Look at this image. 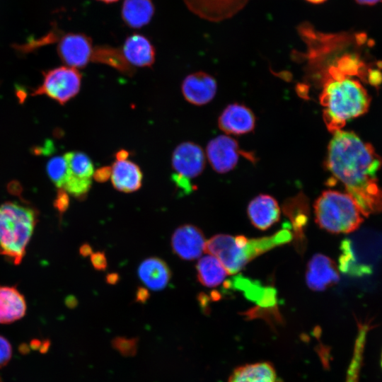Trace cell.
<instances>
[{"instance_id": "1", "label": "cell", "mask_w": 382, "mask_h": 382, "mask_svg": "<svg viewBox=\"0 0 382 382\" xmlns=\"http://www.w3.org/2000/svg\"><path fill=\"white\" fill-rule=\"evenodd\" d=\"M381 156L369 143L352 132L338 130L330 140L326 167L357 202L363 215L382 212V188L377 172Z\"/></svg>"}, {"instance_id": "2", "label": "cell", "mask_w": 382, "mask_h": 382, "mask_svg": "<svg viewBox=\"0 0 382 382\" xmlns=\"http://www.w3.org/2000/svg\"><path fill=\"white\" fill-rule=\"evenodd\" d=\"M355 75L357 70L340 59L325 73L320 102L324 108L323 120L332 133L369 109L371 98L362 84L352 78Z\"/></svg>"}, {"instance_id": "3", "label": "cell", "mask_w": 382, "mask_h": 382, "mask_svg": "<svg viewBox=\"0 0 382 382\" xmlns=\"http://www.w3.org/2000/svg\"><path fill=\"white\" fill-rule=\"evenodd\" d=\"M291 239L292 234L288 228L270 236L253 239L244 236L218 234L206 242L204 251L216 257L228 274H233L255 257Z\"/></svg>"}, {"instance_id": "4", "label": "cell", "mask_w": 382, "mask_h": 382, "mask_svg": "<svg viewBox=\"0 0 382 382\" xmlns=\"http://www.w3.org/2000/svg\"><path fill=\"white\" fill-rule=\"evenodd\" d=\"M37 221V213L33 207L12 201L0 204V255L20 264Z\"/></svg>"}, {"instance_id": "5", "label": "cell", "mask_w": 382, "mask_h": 382, "mask_svg": "<svg viewBox=\"0 0 382 382\" xmlns=\"http://www.w3.org/2000/svg\"><path fill=\"white\" fill-rule=\"evenodd\" d=\"M315 219L323 229L332 233H349L357 229L364 215L347 192L325 190L314 204Z\"/></svg>"}, {"instance_id": "6", "label": "cell", "mask_w": 382, "mask_h": 382, "mask_svg": "<svg viewBox=\"0 0 382 382\" xmlns=\"http://www.w3.org/2000/svg\"><path fill=\"white\" fill-rule=\"evenodd\" d=\"M42 83L35 88L31 95H45L64 105L79 92L81 74L77 69L62 66L42 71Z\"/></svg>"}, {"instance_id": "7", "label": "cell", "mask_w": 382, "mask_h": 382, "mask_svg": "<svg viewBox=\"0 0 382 382\" xmlns=\"http://www.w3.org/2000/svg\"><path fill=\"white\" fill-rule=\"evenodd\" d=\"M67 173L62 189L79 199H83L91 189L93 164L91 158L81 151H70L64 155Z\"/></svg>"}, {"instance_id": "8", "label": "cell", "mask_w": 382, "mask_h": 382, "mask_svg": "<svg viewBox=\"0 0 382 382\" xmlns=\"http://www.w3.org/2000/svg\"><path fill=\"white\" fill-rule=\"evenodd\" d=\"M206 153L212 168L219 173H228L233 169L240 156L254 160L253 156L240 149L237 141L225 135H220L210 140L207 146Z\"/></svg>"}, {"instance_id": "9", "label": "cell", "mask_w": 382, "mask_h": 382, "mask_svg": "<svg viewBox=\"0 0 382 382\" xmlns=\"http://www.w3.org/2000/svg\"><path fill=\"white\" fill-rule=\"evenodd\" d=\"M91 39L82 33H69L58 38L57 53L68 66L85 67L92 58Z\"/></svg>"}, {"instance_id": "10", "label": "cell", "mask_w": 382, "mask_h": 382, "mask_svg": "<svg viewBox=\"0 0 382 382\" xmlns=\"http://www.w3.org/2000/svg\"><path fill=\"white\" fill-rule=\"evenodd\" d=\"M171 164L175 174L190 180L203 171L204 154L199 145L190 141L183 142L173 151Z\"/></svg>"}, {"instance_id": "11", "label": "cell", "mask_w": 382, "mask_h": 382, "mask_svg": "<svg viewBox=\"0 0 382 382\" xmlns=\"http://www.w3.org/2000/svg\"><path fill=\"white\" fill-rule=\"evenodd\" d=\"M171 248L180 258L192 260L200 257L204 250L205 239L197 226L185 224L179 226L171 237Z\"/></svg>"}, {"instance_id": "12", "label": "cell", "mask_w": 382, "mask_h": 382, "mask_svg": "<svg viewBox=\"0 0 382 382\" xmlns=\"http://www.w3.org/2000/svg\"><path fill=\"white\" fill-rule=\"evenodd\" d=\"M335 262L323 254H316L308 262L306 272L308 286L313 291H322L340 280Z\"/></svg>"}, {"instance_id": "13", "label": "cell", "mask_w": 382, "mask_h": 382, "mask_svg": "<svg viewBox=\"0 0 382 382\" xmlns=\"http://www.w3.org/2000/svg\"><path fill=\"white\" fill-rule=\"evenodd\" d=\"M216 80L209 74L198 71L188 75L183 81L182 93L187 101L196 105L210 102L216 92Z\"/></svg>"}, {"instance_id": "14", "label": "cell", "mask_w": 382, "mask_h": 382, "mask_svg": "<svg viewBox=\"0 0 382 382\" xmlns=\"http://www.w3.org/2000/svg\"><path fill=\"white\" fill-rule=\"evenodd\" d=\"M221 130L228 134L241 135L252 132L255 125V117L248 107L233 103L228 105L218 120Z\"/></svg>"}, {"instance_id": "15", "label": "cell", "mask_w": 382, "mask_h": 382, "mask_svg": "<svg viewBox=\"0 0 382 382\" xmlns=\"http://www.w3.org/2000/svg\"><path fill=\"white\" fill-rule=\"evenodd\" d=\"M248 214L252 224L263 231L279 221L280 209L274 197L268 195H260L250 202Z\"/></svg>"}, {"instance_id": "16", "label": "cell", "mask_w": 382, "mask_h": 382, "mask_svg": "<svg viewBox=\"0 0 382 382\" xmlns=\"http://www.w3.org/2000/svg\"><path fill=\"white\" fill-rule=\"evenodd\" d=\"M121 51L130 65L151 67L155 61L154 47L142 35L133 34L127 37Z\"/></svg>"}, {"instance_id": "17", "label": "cell", "mask_w": 382, "mask_h": 382, "mask_svg": "<svg viewBox=\"0 0 382 382\" xmlns=\"http://www.w3.org/2000/svg\"><path fill=\"white\" fill-rule=\"evenodd\" d=\"M137 272L144 284L154 291L163 289L171 278V271L168 265L164 260L156 257L142 261Z\"/></svg>"}, {"instance_id": "18", "label": "cell", "mask_w": 382, "mask_h": 382, "mask_svg": "<svg viewBox=\"0 0 382 382\" xmlns=\"http://www.w3.org/2000/svg\"><path fill=\"white\" fill-rule=\"evenodd\" d=\"M26 310L25 297L16 286H0V324L21 319Z\"/></svg>"}, {"instance_id": "19", "label": "cell", "mask_w": 382, "mask_h": 382, "mask_svg": "<svg viewBox=\"0 0 382 382\" xmlns=\"http://www.w3.org/2000/svg\"><path fill=\"white\" fill-rule=\"evenodd\" d=\"M111 168V181L116 190L132 192L141 187L143 176L137 164L127 160H116Z\"/></svg>"}, {"instance_id": "20", "label": "cell", "mask_w": 382, "mask_h": 382, "mask_svg": "<svg viewBox=\"0 0 382 382\" xmlns=\"http://www.w3.org/2000/svg\"><path fill=\"white\" fill-rule=\"evenodd\" d=\"M228 382H279L273 365L267 361L256 362L237 367Z\"/></svg>"}, {"instance_id": "21", "label": "cell", "mask_w": 382, "mask_h": 382, "mask_svg": "<svg viewBox=\"0 0 382 382\" xmlns=\"http://www.w3.org/2000/svg\"><path fill=\"white\" fill-rule=\"evenodd\" d=\"M154 13L151 0H125L122 6V17L131 28H139L149 23Z\"/></svg>"}, {"instance_id": "22", "label": "cell", "mask_w": 382, "mask_h": 382, "mask_svg": "<svg viewBox=\"0 0 382 382\" xmlns=\"http://www.w3.org/2000/svg\"><path fill=\"white\" fill-rule=\"evenodd\" d=\"M196 268L198 281L207 287L219 286L228 274L221 262L211 255L202 257Z\"/></svg>"}, {"instance_id": "23", "label": "cell", "mask_w": 382, "mask_h": 382, "mask_svg": "<svg viewBox=\"0 0 382 382\" xmlns=\"http://www.w3.org/2000/svg\"><path fill=\"white\" fill-rule=\"evenodd\" d=\"M91 60L110 65L125 74L131 75L134 69L124 57L121 50L109 46L93 48Z\"/></svg>"}, {"instance_id": "24", "label": "cell", "mask_w": 382, "mask_h": 382, "mask_svg": "<svg viewBox=\"0 0 382 382\" xmlns=\"http://www.w3.org/2000/svg\"><path fill=\"white\" fill-rule=\"evenodd\" d=\"M340 250L339 268L343 273L356 277L371 273V269L369 266L357 262L349 240L345 239L342 242Z\"/></svg>"}, {"instance_id": "25", "label": "cell", "mask_w": 382, "mask_h": 382, "mask_svg": "<svg viewBox=\"0 0 382 382\" xmlns=\"http://www.w3.org/2000/svg\"><path fill=\"white\" fill-rule=\"evenodd\" d=\"M46 170L53 184L58 189H62L67 173V163L64 156L50 158L47 163Z\"/></svg>"}, {"instance_id": "26", "label": "cell", "mask_w": 382, "mask_h": 382, "mask_svg": "<svg viewBox=\"0 0 382 382\" xmlns=\"http://www.w3.org/2000/svg\"><path fill=\"white\" fill-rule=\"evenodd\" d=\"M137 338L127 339L118 337L112 340L113 347L125 357L135 355L137 350Z\"/></svg>"}, {"instance_id": "27", "label": "cell", "mask_w": 382, "mask_h": 382, "mask_svg": "<svg viewBox=\"0 0 382 382\" xmlns=\"http://www.w3.org/2000/svg\"><path fill=\"white\" fill-rule=\"evenodd\" d=\"M12 357V346L7 338L0 335V369L4 367Z\"/></svg>"}, {"instance_id": "28", "label": "cell", "mask_w": 382, "mask_h": 382, "mask_svg": "<svg viewBox=\"0 0 382 382\" xmlns=\"http://www.w3.org/2000/svg\"><path fill=\"white\" fill-rule=\"evenodd\" d=\"M172 180L177 188L181 191V193L187 195L192 192L193 186L192 185L190 180L181 177L175 173L172 175Z\"/></svg>"}, {"instance_id": "29", "label": "cell", "mask_w": 382, "mask_h": 382, "mask_svg": "<svg viewBox=\"0 0 382 382\" xmlns=\"http://www.w3.org/2000/svg\"><path fill=\"white\" fill-rule=\"evenodd\" d=\"M91 262L93 267L97 270L103 271L108 266L106 256L103 252L98 251L92 253Z\"/></svg>"}, {"instance_id": "30", "label": "cell", "mask_w": 382, "mask_h": 382, "mask_svg": "<svg viewBox=\"0 0 382 382\" xmlns=\"http://www.w3.org/2000/svg\"><path fill=\"white\" fill-rule=\"evenodd\" d=\"M55 206L60 212H64L69 207V195L63 189H59Z\"/></svg>"}, {"instance_id": "31", "label": "cell", "mask_w": 382, "mask_h": 382, "mask_svg": "<svg viewBox=\"0 0 382 382\" xmlns=\"http://www.w3.org/2000/svg\"><path fill=\"white\" fill-rule=\"evenodd\" d=\"M112 168L110 166H104L98 168L93 173V178L98 183L107 181L111 177Z\"/></svg>"}, {"instance_id": "32", "label": "cell", "mask_w": 382, "mask_h": 382, "mask_svg": "<svg viewBox=\"0 0 382 382\" xmlns=\"http://www.w3.org/2000/svg\"><path fill=\"white\" fill-rule=\"evenodd\" d=\"M150 297L149 291L142 286L138 287L136 291V301L139 303H146Z\"/></svg>"}, {"instance_id": "33", "label": "cell", "mask_w": 382, "mask_h": 382, "mask_svg": "<svg viewBox=\"0 0 382 382\" xmlns=\"http://www.w3.org/2000/svg\"><path fill=\"white\" fill-rule=\"evenodd\" d=\"M120 276L117 273H109L105 277L106 282L109 284L114 285L118 282Z\"/></svg>"}, {"instance_id": "34", "label": "cell", "mask_w": 382, "mask_h": 382, "mask_svg": "<svg viewBox=\"0 0 382 382\" xmlns=\"http://www.w3.org/2000/svg\"><path fill=\"white\" fill-rule=\"evenodd\" d=\"M80 254L83 257L91 255L93 250L91 246L88 243L83 244L79 249Z\"/></svg>"}, {"instance_id": "35", "label": "cell", "mask_w": 382, "mask_h": 382, "mask_svg": "<svg viewBox=\"0 0 382 382\" xmlns=\"http://www.w3.org/2000/svg\"><path fill=\"white\" fill-rule=\"evenodd\" d=\"M128 156L129 153L126 150H120L115 154V157L117 161L127 160Z\"/></svg>"}, {"instance_id": "36", "label": "cell", "mask_w": 382, "mask_h": 382, "mask_svg": "<svg viewBox=\"0 0 382 382\" xmlns=\"http://www.w3.org/2000/svg\"><path fill=\"white\" fill-rule=\"evenodd\" d=\"M357 3L363 5H374L382 0H355Z\"/></svg>"}, {"instance_id": "37", "label": "cell", "mask_w": 382, "mask_h": 382, "mask_svg": "<svg viewBox=\"0 0 382 382\" xmlns=\"http://www.w3.org/2000/svg\"><path fill=\"white\" fill-rule=\"evenodd\" d=\"M308 2L312 3V4H321L326 0H306Z\"/></svg>"}, {"instance_id": "38", "label": "cell", "mask_w": 382, "mask_h": 382, "mask_svg": "<svg viewBox=\"0 0 382 382\" xmlns=\"http://www.w3.org/2000/svg\"><path fill=\"white\" fill-rule=\"evenodd\" d=\"M98 1H103L105 3H113V2L117 1L118 0H98Z\"/></svg>"}, {"instance_id": "39", "label": "cell", "mask_w": 382, "mask_h": 382, "mask_svg": "<svg viewBox=\"0 0 382 382\" xmlns=\"http://www.w3.org/2000/svg\"><path fill=\"white\" fill-rule=\"evenodd\" d=\"M381 367H382V353H381Z\"/></svg>"}]
</instances>
